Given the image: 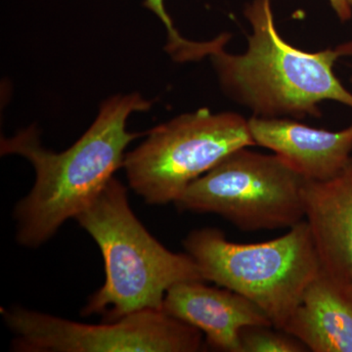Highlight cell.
<instances>
[{
	"label": "cell",
	"instance_id": "obj_4",
	"mask_svg": "<svg viewBox=\"0 0 352 352\" xmlns=\"http://www.w3.org/2000/svg\"><path fill=\"white\" fill-rule=\"evenodd\" d=\"M184 247L206 282L244 296L280 330L321 271L305 219L283 236L256 244L230 242L219 229H199L187 236Z\"/></svg>",
	"mask_w": 352,
	"mask_h": 352
},
{
	"label": "cell",
	"instance_id": "obj_15",
	"mask_svg": "<svg viewBox=\"0 0 352 352\" xmlns=\"http://www.w3.org/2000/svg\"><path fill=\"white\" fill-rule=\"evenodd\" d=\"M349 3H351V8H352V0H349Z\"/></svg>",
	"mask_w": 352,
	"mask_h": 352
},
{
	"label": "cell",
	"instance_id": "obj_9",
	"mask_svg": "<svg viewBox=\"0 0 352 352\" xmlns=\"http://www.w3.org/2000/svg\"><path fill=\"white\" fill-rule=\"evenodd\" d=\"M162 310L198 329L208 346L241 352L240 336L250 326H273L263 310L244 296L203 281L182 282L168 289Z\"/></svg>",
	"mask_w": 352,
	"mask_h": 352
},
{
	"label": "cell",
	"instance_id": "obj_14",
	"mask_svg": "<svg viewBox=\"0 0 352 352\" xmlns=\"http://www.w3.org/2000/svg\"><path fill=\"white\" fill-rule=\"evenodd\" d=\"M333 10L342 22H346L352 17V8L349 0H329Z\"/></svg>",
	"mask_w": 352,
	"mask_h": 352
},
{
	"label": "cell",
	"instance_id": "obj_2",
	"mask_svg": "<svg viewBox=\"0 0 352 352\" xmlns=\"http://www.w3.org/2000/svg\"><path fill=\"white\" fill-rule=\"evenodd\" d=\"M244 13L252 29L245 52H227L224 34L208 56L228 98L259 118H320L325 101L352 109V94L333 71L338 60L352 56V41L307 52L277 31L272 0H252Z\"/></svg>",
	"mask_w": 352,
	"mask_h": 352
},
{
	"label": "cell",
	"instance_id": "obj_11",
	"mask_svg": "<svg viewBox=\"0 0 352 352\" xmlns=\"http://www.w3.org/2000/svg\"><path fill=\"white\" fill-rule=\"evenodd\" d=\"M283 331L308 351L352 352V289L320 271Z\"/></svg>",
	"mask_w": 352,
	"mask_h": 352
},
{
	"label": "cell",
	"instance_id": "obj_12",
	"mask_svg": "<svg viewBox=\"0 0 352 352\" xmlns=\"http://www.w3.org/2000/svg\"><path fill=\"white\" fill-rule=\"evenodd\" d=\"M241 352H305V344L272 326H250L240 336Z\"/></svg>",
	"mask_w": 352,
	"mask_h": 352
},
{
	"label": "cell",
	"instance_id": "obj_6",
	"mask_svg": "<svg viewBox=\"0 0 352 352\" xmlns=\"http://www.w3.org/2000/svg\"><path fill=\"white\" fill-rule=\"evenodd\" d=\"M305 183L277 155L243 147L192 182L175 204L219 215L245 232L289 229L305 219Z\"/></svg>",
	"mask_w": 352,
	"mask_h": 352
},
{
	"label": "cell",
	"instance_id": "obj_1",
	"mask_svg": "<svg viewBox=\"0 0 352 352\" xmlns=\"http://www.w3.org/2000/svg\"><path fill=\"white\" fill-rule=\"evenodd\" d=\"M151 106L138 92L110 97L101 104L94 124L63 152L44 148L34 126L1 139L2 155H19L36 171L34 187L14 214L21 245L44 244L101 193L124 166L127 146L141 135L126 131L129 116L146 112Z\"/></svg>",
	"mask_w": 352,
	"mask_h": 352
},
{
	"label": "cell",
	"instance_id": "obj_5",
	"mask_svg": "<svg viewBox=\"0 0 352 352\" xmlns=\"http://www.w3.org/2000/svg\"><path fill=\"white\" fill-rule=\"evenodd\" d=\"M146 134L122 168L129 186L150 205L175 203L229 154L256 146L243 116L208 108L182 113Z\"/></svg>",
	"mask_w": 352,
	"mask_h": 352
},
{
	"label": "cell",
	"instance_id": "obj_13",
	"mask_svg": "<svg viewBox=\"0 0 352 352\" xmlns=\"http://www.w3.org/2000/svg\"><path fill=\"white\" fill-rule=\"evenodd\" d=\"M144 6L153 13L156 14L157 18L163 22L168 32V45L166 50L175 60H179L186 56L193 46V41L183 38L179 32L173 27L170 16L166 12L164 7V0H145Z\"/></svg>",
	"mask_w": 352,
	"mask_h": 352
},
{
	"label": "cell",
	"instance_id": "obj_10",
	"mask_svg": "<svg viewBox=\"0 0 352 352\" xmlns=\"http://www.w3.org/2000/svg\"><path fill=\"white\" fill-rule=\"evenodd\" d=\"M307 220L321 271L352 289V163L326 182H307Z\"/></svg>",
	"mask_w": 352,
	"mask_h": 352
},
{
	"label": "cell",
	"instance_id": "obj_7",
	"mask_svg": "<svg viewBox=\"0 0 352 352\" xmlns=\"http://www.w3.org/2000/svg\"><path fill=\"white\" fill-rule=\"evenodd\" d=\"M25 352H197L205 347L198 329L163 310L146 309L103 325H88L24 308L2 309Z\"/></svg>",
	"mask_w": 352,
	"mask_h": 352
},
{
	"label": "cell",
	"instance_id": "obj_3",
	"mask_svg": "<svg viewBox=\"0 0 352 352\" xmlns=\"http://www.w3.org/2000/svg\"><path fill=\"white\" fill-rule=\"evenodd\" d=\"M76 219L94 238L105 263V283L83 307L85 316L100 314L113 322L141 310H162L171 287L206 282L187 252H170L148 232L116 178Z\"/></svg>",
	"mask_w": 352,
	"mask_h": 352
},
{
	"label": "cell",
	"instance_id": "obj_16",
	"mask_svg": "<svg viewBox=\"0 0 352 352\" xmlns=\"http://www.w3.org/2000/svg\"><path fill=\"white\" fill-rule=\"evenodd\" d=\"M351 83H352V76H351Z\"/></svg>",
	"mask_w": 352,
	"mask_h": 352
},
{
	"label": "cell",
	"instance_id": "obj_8",
	"mask_svg": "<svg viewBox=\"0 0 352 352\" xmlns=\"http://www.w3.org/2000/svg\"><path fill=\"white\" fill-rule=\"evenodd\" d=\"M254 145L281 157L307 182H326L352 163V124L340 131L302 124L292 118L248 119Z\"/></svg>",
	"mask_w": 352,
	"mask_h": 352
}]
</instances>
